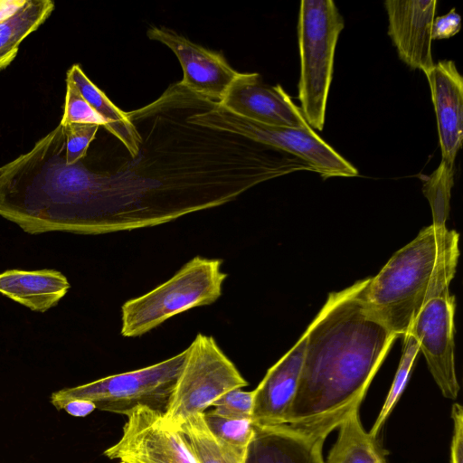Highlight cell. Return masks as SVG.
Segmentation results:
<instances>
[{
  "mask_svg": "<svg viewBox=\"0 0 463 463\" xmlns=\"http://www.w3.org/2000/svg\"><path fill=\"white\" fill-rule=\"evenodd\" d=\"M255 391H243L242 388L233 389L222 395L213 403L212 411L226 418L251 419Z\"/></svg>",
  "mask_w": 463,
  "mask_h": 463,
  "instance_id": "cell-26",
  "label": "cell"
},
{
  "mask_svg": "<svg viewBox=\"0 0 463 463\" xmlns=\"http://www.w3.org/2000/svg\"><path fill=\"white\" fill-rule=\"evenodd\" d=\"M70 287L67 278L54 269H10L0 273V293L38 312L56 306Z\"/></svg>",
  "mask_w": 463,
  "mask_h": 463,
  "instance_id": "cell-16",
  "label": "cell"
},
{
  "mask_svg": "<svg viewBox=\"0 0 463 463\" xmlns=\"http://www.w3.org/2000/svg\"><path fill=\"white\" fill-rule=\"evenodd\" d=\"M324 441L287 425L254 424L245 463H325Z\"/></svg>",
  "mask_w": 463,
  "mask_h": 463,
  "instance_id": "cell-15",
  "label": "cell"
},
{
  "mask_svg": "<svg viewBox=\"0 0 463 463\" xmlns=\"http://www.w3.org/2000/svg\"><path fill=\"white\" fill-rule=\"evenodd\" d=\"M63 126V125H62ZM100 126L88 123H71L63 126L66 138V162L73 164L83 158L95 139Z\"/></svg>",
  "mask_w": 463,
  "mask_h": 463,
  "instance_id": "cell-25",
  "label": "cell"
},
{
  "mask_svg": "<svg viewBox=\"0 0 463 463\" xmlns=\"http://www.w3.org/2000/svg\"><path fill=\"white\" fill-rule=\"evenodd\" d=\"M222 264L220 259L195 256L165 282L125 302L121 307V335H142L174 316L214 303L222 296L228 276L222 270Z\"/></svg>",
  "mask_w": 463,
  "mask_h": 463,
  "instance_id": "cell-3",
  "label": "cell"
},
{
  "mask_svg": "<svg viewBox=\"0 0 463 463\" xmlns=\"http://www.w3.org/2000/svg\"><path fill=\"white\" fill-rule=\"evenodd\" d=\"M337 429V439L325 463H387L377 437L364 429L359 409L349 413Z\"/></svg>",
  "mask_w": 463,
  "mask_h": 463,
  "instance_id": "cell-18",
  "label": "cell"
},
{
  "mask_svg": "<svg viewBox=\"0 0 463 463\" xmlns=\"http://www.w3.org/2000/svg\"><path fill=\"white\" fill-rule=\"evenodd\" d=\"M51 0H24L12 14L0 21V52L18 50L19 44L52 14Z\"/></svg>",
  "mask_w": 463,
  "mask_h": 463,
  "instance_id": "cell-20",
  "label": "cell"
},
{
  "mask_svg": "<svg viewBox=\"0 0 463 463\" xmlns=\"http://www.w3.org/2000/svg\"><path fill=\"white\" fill-rule=\"evenodd\" d=\"M426 77L437 118L441 161L455 165L463 140V78L450 60L434 63Z\"/></svg>",
  "mask_w": 463,
  "mask_h": 463,
  "instance_id": "cell-14",
  "label": "cell"
},
{
  "mask_svg": "<svg viewBox=\"0 0 463 463\" xmlns=\"http://www.w3.org/2000/svg\"><path fill=\"white\" fill-rule=\"evenodd\" d=\"M18 50L0 52V71L6 68L15 58Z\"/></svg>",
  "mask_w": 463,
  "mask_h": 463,
  "instance_id": "cell-30",
  "label": "cell"
},
{
  "mask_svg": "<svg viewBox=\"0 0 463 463\" xmlns=\"http://www.w3.org/2000/svg\"><path fill=\"white\" fill-rule=\"evenodd\" d=\"M186 354L184 349L152 365L61 389L52 394L51 402L57 410L71 400H88L100 411L126 416L139 406L164 413Z\"/></svg>",
  "mask_w": 463,
  "mask_h": 463,
  "instance_id": "cell-5",
  "label": "cell"
},
{
  "mask_svg": "<svg viewBox=\"0 0 463 463\" xmlns=\"http://www.w3.org/2000/svg\"><path fill=\"white\" fill-rule=\"evenodd\" d=\"M66 79L75 85L90 107L104 120V128L118 139L132 156H137L142 139L127 112L118 108L86 76L79 64L71 67Z\"/></svg>",
  "mask_w": 463,
  "mask_h": 463,
  "instance_id": "cell-17",
  "label": "cell"
},
{
  "mask_svg": "<svg viewBox=\"0 0 463 463\" xmlns=\"http://www.w3.org/2000/svg\"><path fill=\"white\" fill-rule=\"evenodd\" d=\"M454 174V165L440 161L437 169L424 181L423 192L431 205L434 221L445 222L448 216Z\"/></svg>",
  "mask_w": 463,
  "mask_h": 463,
  "instance_id": "cell-22",
  "label": "cell"
},
{
  "mask_svg": "<svg viewBox=\"0 0 463 463\" xmlns=\"http://www.w3.org/2000/svg\"><path fill=\"white\" fill-rule=\"evenodd\" d=\"M461 27V17L452 8L449 13L442 16L434 18L431 30L433 40L448 39L456 35Z\"/></svg>",
  "mask_w": 463,
  "mask_h": 463,
  "instance_id": "cell-27",
  "label": "cell"
},
{
  "mask_svg": "<svg viewBox=\"0 0 463 463\" xmlns=\"http://www.w3.org/2000/svg\"><path fill=\"white\" fill-rule=\"evenodd\" d=\"M118 463H124V462L119 461Z\"/></svg>",
  "mask_w": 463,
  "mask_h": 463,
  "instance_id": "cell-31",
  "label": "cell"
},
{
  "mask_svg": "<svg viewBox=\"0 0 463 463\" xmlns=\"http://www.w3.org/2000/svg\"><path fill=\"white\" fill-rule=\"evenodd\" d=\"M307 332L266 373L254 395L252 421L259 426L284 425L299 383Z\"/></svg>",
  "mask_w": 463,
  "mask_h": 463,
  "instance_id": "cell-13",
  "label": "cell"
},
{
  "mask_svg": "<svg viewBox=\"0 0 463 463\" xmlns=\"http://www.w3.org/2000/svg\"><path fill=\"white\" fill-rule=\"evenodd\" d=\"M147 37L167 46L183 70L180 83L195 96L220 103L241 72L220 52L196 44L175 32L160 27L147 30Z\"/></svg>",
  "mask_w": 463,
  "mask_h": 463,
  "instance_id": "cell-10",
  "label": "cell"
},
{
  "mask_svg": "<svg viewBox=\"0 0 463 463\" xmlns=\"http://www.w3.org/2000/svg\"><path fill=\"white\" fill-rule=\"evenodd\" d=\"M453 435L450 444V463H462L463 458V409L459 403L451 408Z\"/></svg>",
  "mask_w": 463,
  "mask_h": 463,
  "instance_id": "cell-28",
  "label": "cell"
},
{
  "mask_svg": "<svg viewBox=\"0 0 463 463\" xmlns=\"http://www.w3.org/2000/svg\"><path fill=\"white\" fill-rule=\"evenodd\" d=\"M402 337L403 348L402 358L385 402H383L379 415L369 431L373 437H377L386 419L403 392L409 380L413 363L420 351L417 340L411 334L407 333Z\"/></svg>",
  "mask_w": 463,
  "mask_h": 463,
  "instance_id": "cell-21",
  "label": "cell"
},
{
  "mask_svg": "<svg viewBox=\"0 0 463 463\" xmlns=\"http://www.w3.org/2000/svg\"><path fill=\"white\" fill-rule=\"evenodd\" d=\"M188 121L210 128L230 132L255 143L297 157L323 178L352 177L357 169L323 140L311 128H296L269 126L235 115L219 103L197 111Z\"/></svg>",
  "mask_w": 463,
  "mask_h": 463,
  "instance_id": "cell-7",
  "label": "cell"
},
{
  "mask_svg": "<svg viewBox=\"0 0 463 463\" xmlns=\"http://www.w3.org/2000/svg\"><path fill=\"white\" fill-rule=\"evenodd\" d=\"M176 380L164 422L177 430L187 419L204 413L222 395L243 388L248 382L211 335L198 333Z\"/></svg>",
  "mask_w": 463,
  "mask_h": 463,
  "instance_id": "cell-6",
  "label": "cell"
},
{
  "mask_svg": "<svg viewBox=\"0 0 463 463\" xmlns=\"http://www.w3.org/2000/svg\"><path fill=\"white\" fill-rule=\"evenodd\" d=\"M345 21L332 0L300 2L298 39L300 56L298 99L308 126L322 130L333 77L334 57Z\"/></svg>",
  "mask_w": 463,
  "mask_h": 463,
  "instance_id": "cell-4",
  "label": "cell"
},
{
  "mask_svg": "<svg viewBox=\"0 0 463 463\" xmlns=\"http://www.w3.org/2000/svg\"><path fill=\"white\" fill-rule=\"evenodd\" d=\"M198 463H245L247 449L228 445L209 430L203 413L193 415L178 429Z\"/></svg>",
  "mask_w": 463,
  "mask_h": 463,
  "instance_id": "cell-19",
  "label": "cell"
},
{
  "mask_svg": "<svg viewBox=\"0 0 463 463\" xmlns=\"http://www.w3.org/2000/svg\"><path fill=\"white\" fill-rule=\"evenodd\" d=\"M66 96L61 124L88 123L104 127V120L90 107L75 85L66 79Z\"/></svg>",
  "mask_w": 463,
  "mask_h": 463,
  "instance_id": "cell-24",
  "label": "cell"
},
{
  "mask_svg": "<svg viewBox=\"0 0 463 463\" xmlns=\"http://www.w3.org/2000/svg\"><path fill=\"white\" fill-rule=\"evenodd\" d=\"M454 314L455 297L447 287L422 306L407 332L417 340L441 393L450 400H456L459 392L455 369Z\"/></svg>",
  "mask_w": 463,
  "mask_h": 463,
  "instance_id": "cell-8",
  "label": "cell"
},
{
  "mask_svg": "<svg viewBox=\"0 0 463 463\" xmlns=\"http://www.w3.org/2000/svg\"><path fill=\"white\" fill-rule=\"evenodd\" d=\"M122 436L104 451L124 463H198L181 431L171 429L163 412L137 407L127 415Z\"/></svg>",
  "mask_w": 463,
  "mask_h": 463,
  "instance_id": "cell-9",
  "label": "cell"
},
{
  "mask_svg": "<svg viewBox=\"0 0 463 463\" xmlns=\"http://www.w3.org/2000/svg\"><path fill=\"white\" fill-rule=\"evenodd\" d=\"M366 281L330 293L307 328L299 383L284 425L326 439L359 409L397 338L366 308Z\"/></svg>",
  "mask_w": 463,
  "mask_h": 463,
  "instance_id": "cell-1",
  "label": "cell"
},
{
  "mask_svg": "<svg viewBox=\"0 0 463 463\" xmlns=\"http://www.w3.org/2000/svg\"><path fill=\"white\" fill-rule=\"evenodd\" d=\"M459 235L434 221L397 250L363 290L366 308L397 337L403 336L422 306L453 279Z\"/></svg>",
  "mask_w": 463,
  "mask_h": 463,
  "instance_id": "cell-2",
  "label": "cell"
},
{
  "mask_svg": "<svg viewBox=\"0 0 463 463\" xmlns=\"http://www.w3.org/2000/svg\"><path fill=\"white\" fill-rule=\"evenodd\" d=\"M219 105L235 115L265 125L310 128L283 88L264 84L256 72H241Z\"/></svg>",
  "mask_w": 463,
  "mask_h": 463,
  "instance_id": "cell-11",
  "label": "cell"
},
{
  "mask_svg": "<svg viewBox=\"0 0 463 463\" xmlns=\"http://www.w3.org/2000/svg\"><path fill=\"white\" fill-rule=\"evenodd\" d=\"M436 0H386L388 34L399 58L425 75L434 66L431 53V30Z\"/></svg>",
  "mask_w": 463,
  "mask_h": 463,
  "instance_id": "cell-12",
  "label": "cell"
},
{
  "mask_svg": "<svg viewBox=\"0 0 463 463\" xmlns=\"http://www.w3.org/2000/svg\"><path fill=\"white\" fill-rule=\"evenodd\" d=\"M62 409L74 417H85L93 412L97 408L91 401L71 400L66 402Z\"/></svg>",
  "mask_w": 463,
  "mask_h": 463,
  "instance_id": "cell-29",
  "label": "cell"
},
{
  "mask_svg": "<svg viewBox=\"0 0 463 463\" xmlns=\"http://www.w3.org/2000/svg\"><path fill=\"white\" fill-rule=\"evenodd\" d=\"M209 430L221 441L247 449L253 436L254 423L250 418H226L212 411L203 413Z\"/></svg>",
  "mask_w": 463,
  "mask_h": 463,
  "instance_id": "cell-23",
  "label": "cell"
}]
</instances>
